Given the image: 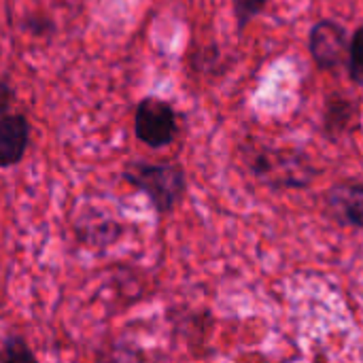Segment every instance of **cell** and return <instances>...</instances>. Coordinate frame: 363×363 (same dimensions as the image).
<instances>
[{
    "label": "cell",
    "instance_id": "cell-1",
    "mask_svg": "<svg viewBox=\"0 0 363 363\" xmlns=\"http://www.w3.org/2000/svg\"><path fill=\"white\" fill-rule=\"evenodd\" d=\"M123 179L143 191L157 213H170L185 191V174L172 164H145L132 162L123 170Z\"/></svg>",
    "mask_w": 363,
    "mask_h": 363
},
{
    "label": "cell",
    "instance_id": "cell-2",
    "mask_svg": "<svg viewBox=\"0 0 363 363\" xmlns=\"http://www.w3.org/2000/svg\"><path fill=\"white\" fill-rule=\"evenodd\" d=\"M134 132L138 140L153 149L170 145L177 136V117L172 106L160 98H145L136 106Z\"/></svg>",
    "mask_w": 363,
    "mask_h": 363
},
{
    "label": "cell",
    "instance_id": "cell-3",
    "mask_svg": "<svg viewBox=\"0 0 363 363\" xmlns=\"http://www.w3.org/2000/svg\"><path fill=\"white\" fill-rule=\"evenodd\" d=\"M345 30L332 21H321L311 32V53L321 68H336L347 57Z\"/></svg>",
    "mask_w": 363,
    "mask_h": 363
},
{
    "label": "cell",
    "instance_id": "cell-4",
    "mask_svg": "<svg viewBox=\"0 0 363 363\" xmlns=\"http://www.w3.org/2000/svg\"><path fill=\"white\" fill-rule=\"evenodd\" d=\"M30 125L23 115H4L0 119V168L15 166L28 147Z\"/></svg>",
    "mask_w": 363,
    "mask_h": 363
},
{
    "label": "cell",
    "instance_id": "cell-5",
    "mask_svg": "<svg viewBox=\"0 0 363 363\" xmlns=\"http://www.w3.org/2000/svg\"><path fill=\"white\" fill-rule=\"evenodd\" d=\"M0 363H38L21 338H9L0 347Z\"/></svg>",
    "mask_w": 363,
    "mask_h": 363
},
{
    "label": "cell",
    "instance_id": "cell-6",
    "mask_svg": "<svg viewBox=\"0 0 363 363\" xmlns=\"http://www.w3.org/2000/svg\"><path fill=\"white\" fill-rule=\"evenodd\" d=\"M345 208L353 223L363 225V185L349 187L345 194Z\"/></svg>",
    "mask_w": 363,
    "mask_h": 363
},
{
    "label": "cell",
    "instance_id": "cell-7",
    "mask_svg": "<svg viewBox=\"0 0 363 363\" xmlns=\"http://www.w3.org/2000/svg\"><path fill=\"white\" fill-rule=\"evenodd\" d=\"M351 77L363 85V28H359L351 43Z\"/></svg>",
    "mask_w": 363,
    "mask_h": 363
},
{
    "label": "cell",
    "instance_id": "cell-8",
    "mask_svg": "<svg viewBox=\"0 0 363 363\" xmlns=\"http://www.w3.org/2000/svg\"><path fill=\"white\" fill-rule=\"evenodd\" d=\"M266 4H268V0H234V13H236L238 26L242 28L247 21H251L255 15H259Z\"/></svg>",
    "mask_w": 363,
    "mask_h": 363
},
{
    "label": "cell",
    "instance_id": "cell-9",
    "mask_svg": "<svg viewBox=\"0 0 363 363\" xmlns=\"http://www.w3.org/2000/svg\"><path fill=\"white\" fill-rule=\"evenodd\" d=\"M13 89L0 79V119L4 117V113H6V108L11 106V102H13Z\"/></svg>",
    "mask_w": 363,
    "mask_h": 363
}]
</instances>
